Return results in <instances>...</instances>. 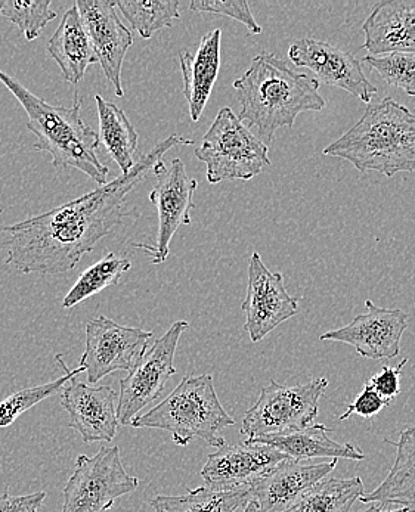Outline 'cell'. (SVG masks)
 Instances as JSON below:
<instances>
[{
	"label": "cell",
	"instance_id": "obj_33",
	"mask_svg": "<svg viewBox=\"0 0 415 512\" xmlns=\"http://www.w3.org/2000/svg\"><path fill=\"white\" fill-rule=\"evenodd\" d=\"M407 363L408 358H405L402 359L395 368H392V366H383L382 371L374 375V377L365 384L379 394L387 405H390V402L396 399L398 394L401 393V372Z\"/></svg>",
	"mask_w": 415,
	"mask_h": 512
},
{
	"label": "cell",
	"instance_id": "obj_2",
	"mask_svg": "<svg viewBox=\"0 0 415 512\" xmlns=\"http://www.w3.org/2000/svg\"><path fill=\"white\" fill-rule=\"evenodd\" d=\"M317 79L297 73L277 55L262 52L253 58L246 73L232 83L241 105L238 119L256 138L268 145L283 127L306 111H322L327 105Z\"/></svg>",
	"mask_w": 415,
	"mask_h": 512
},
{
	"label": "cell",
	"instance_id": "obj_21",
	"mask_svg": "<svg viewBox=\"0 0 415 512\" xmlns=\"http://www.w3.org/2000/svg\"><path fill=\"white\" fill-rule=\"evenodd\" d=\"M48 52L60 67L64 79L73 85L82 82L89 65L98 62L76 3L67 9L60 26L49 39Z\"/></svg>",
	"mask_w": 415,
	"mask_h": 512
},
{
	"label": "cell",
	"instance_id": "obj_15",
	"mask_svg": "<svg viewBox=\"0 0 415 512\" xmlns=\"http://www.w3.org/2000/svg\"><path fill=\"white\" fill-rule=\"evenodd\" d=\"M76 6L102 71L116 95L122 98L123 61L133 45L132 31L120 21L113 0H77Z\"/></svg>",
	"mask_w": 415,
	"mask_h": 512
},
{
	"label": "cell",
	"instance_id": "obj_27",
	"mask_svg": "<svg viewBox=\"0 0 415 512\" xmlns=\"http://www.w3.org/2000/svg\"><path fill=\"white\" fill-rule=\"evenodd\" d=\"M132 269V262L125 257H117L114 253H108L104 259L86 269L77 279L67 296L64 297V309H71L82 303L83 300L101 293L105 288L119 284L123 273Z\"/></svg>",
	"mask_w": 415,
	"mask_h": 512
},
{
	"label": "cell",
	"instance_id": "obj_12",
	"mask_svg": "<svg viewBox=\"0 0 415 512\" xmlns=\"http://www.w3.org/2000/svg\"><path fill=\"white\" fill-rule=\"evenodd\" d=\"M247 272V296L241 304V312L246 315L244 331L253 343H259L299 313V300L288 294L284 276L280 272L269 271L259 253L250 257Z\"/></svg>",
	"mask_w": 415,
	"mask_h": 512
},
{
	"label": "cell",
	"instance_id": "obj_30",
	"mask_svg": "<svg viewBox=\"0 0 415 512\" xmlns=\"http://www.w3.org/2000/svg\"><path fill=\"white\" fill-rule=\"evenodd\" d=\"M51 0L24 2V0H0V17L6 18L20 29L29 42L39 37L46 24L57 18L51 9Z\"/></svg>",
	"mask_w": 415,
	"mask_h": 512
},
{
	"label": "cell",
	"instance_id": "obj_6",
	"mask_svg": "<svg viewBox=\"0 0 415 512\" xmlns=\"http://www.w3.org/2000/svg\"><path fill=\"white\" fill-rule=\"evenodd\" d=\"M195 157L206 164L207 181H250L271 166L268 145L256 138L229 107L222 108L203 136Z\"/></svg>",
	"mask_w": 415,
	"mask_h": 512
},
{
	"label": "cell",
	"instance_id": "obj_19",
	"mask_svg": "<svg viewBox=\"0 0 415 512\" xmlns=\"http://www.w3.org/2000/svg\"><path fill=\"white\" fill-rule=\"evenodd\" d=\"M368 55L413 52L415 54V0L377 3L362 24Z\"/></svg>",
	"mask_w": 415,
	"mask_h": 512
},
{
	"label": "cell",
	"instance_id": "obj_1",
	"mask_svg": "<svg viewBox=\"0 0 415 512\" xmlns=\"http://www.w3.org/2000/svg\"><path fill=\"white\" fill-rule=\"evenodd\" d=\"M192 144L190 138L170 135L139 158L128 175L48 213L2 226L0 231L8 235L6 263L21 273L58 275L73 271L83 254L91 253L128 216L123 210L126 197L148 173H154L164 154L179 145Z\"/></svg>",
	"mask_w": 415,
	"mask_h": 512
},
{
	"label": "cell",
	"instance_id": "obj_24",
	"mask_svg": "<svg viewBox=\"0 0 415 512\" xmlns=\"http://www.w3.org/2000/svg\"><path fill=\"white\" fill-rule=\"evenodd\" d=\"M99 116V138L107 154L116 161L122 175H128L135 167L133 154L138 147V132L130 123L122 108L108 102L101 95H95Z\"/></svg>",
	"mask_w": 415,
	"mask_h": 512
},
{
	"label": "cell",
	"instance_id": "obj_4",
	"mask_svg": "<svg viewBox=\"0 0 415 512\" xmlns=\"http://www.w3.org/2000/svg\"><path fill=\"white\" fill-rule=\"evenodd\" d=\"M0 83L23 105L29 117L27 129L36 136L34 150L51 154L52 166L57 169H76L99 186L107 185L110 170L96 154L101 138L83 120L79 93L74 96L73 107H61L43 101L2 70Z\"/></svg>",
	"mask_w": 415,
	"mask_h": 512
},
{
	"label": "cell",
	"instance_id": "obj_22",
	"mask_svg": "<svg viewBox=\"0 0 415 512\" xmlns=\"http://www.w3.org/2000/svg\"><path fill=\"white\" fill-rule=\"evenodd\" d=\"M330 433H333L330 428L322 424H315L309 425L303 430L290 431V433L268 434V436L256 437V439H247V442L272 446L296 461L314 458H343L353 459V461L365 459V453L361 449L351 443L343 445V443L334 442L331 437H328Z\"/></svg>",
	"mask_w": 415,
	"mask_h": 512
},
{
	"label": "cell",
	"instance_id": "obj_13",
	"mask_svg": "<svg viewBox=\"0 0 415 512\" xmlns=\"http://www.w3.org/2000/svg\"><path fill=\"white\" fill-rule=\"evenodd\" d=\"M288 60L296 67L309 68L320 83L343 89L370 105L379 92L362 71L361 62L346 49L322 40L303 37L288 48Z\"/></svg>",
	"mask_w": 415,
	"mask_h": 512
},
{
	"label": "cell",
	"instance_id": "obj_11",
	"mask_svg": "<svg viewBox=\"0 0 415 512\" xmlns=\"http://www.w3.org/2000/svg\"><path fill=\"white\" fill-rule=\"evenodd\" d=\"M154 175L157 182L148 198L159 213V231L154 244H135V247L145 251L154 265H161L169 257L170 241L176 231L182 225H191V210L194 209L192 197L198 182L188 176L179 158L170 161L169 167L161 161Z\"/></svg>",
	"mask_w": 415,
	"mask_h": 512
},
{
	"label": "cell",
	"instance_id": "obj_29",
	"mask_svg": "<svg viewBox=\"0 0 415 512\" xmlns=\"http://www.w3.org/2000/svg\"><path fill=\"white\" fill-rule=\"evenodd\" d=\"M55 361L63 366V371L65 372L64 377H60L58 380L52 381V383L42 384V386L20 390V392L11 394V396L3 399L2 402H0V428H6L14 424L24 412L30 411L33 406L39 405L43 400L63 392L65 384H67L71 378L77 377L80 372H86L85 368H82V366L74 369V371H70L67 365H65L63 356H55Z\"/></svg>",
	"mask_w": 415,
	"mask_h": 512
},
{
	"label": "cell",
	"instance_id": "obj_31",
	"mask_svg": "<svg viewBox=\"0 0 415 512\" xmlns=\"http://www.w3.org/2000/svg\"><path fill=\"white\" fill-rule=\"evenodd\" d=\"M362 61L376 70L387 85L402 89L407 95L415 96V54L413 52L365 55Z\"/></svg>",
	"mask_w": 415,
	"mask_h": 512
},
{
	"label": "cell",
	"instance_id": "obj_17",
	"mask_svg": "<svg viewBox=\"0 0 415 512\" xmlns=\"http://www.w3.org/2000/svg\"><path fill=\"white\" fill-rule=\"evenodd\" d=\"M61 406L83 442H113L120 424L113 387H91L71 378L61 392Z\"/></svg>",
	"mask_w": 415,
	"mask_h": 512
},
{
	"label": "cell",
	"instance_id": "obj_5",
	"mask_svg": "<svg viewBox=\"0 0 415 512\" xmlns=\"http://www.w3.org/2000/svg\"><path fill=\"white\" fill-rule=\"evenodd\" d=\"M235 420L225 411L212 375H187L175 390L147 414L132 421L133 428H159L172 434L173 443L185 448L201 439L213 448H224L221 431Z\"/></svg>",
	"mask_w": 415,
	"mask_h": 512
},
{
	"label": "cell",
	"instance_id": "obj_8",
	"mask_svg": "<svg viewBox=\"0 0 415 512\" xmlns=\"http://www.w3.org/2000/svg\"><path fill=\"white\" fill-rule=\"evenodd\" d=\"M138 486V477L126 473L117 446L101 448L94 456L79 455L76 470L64 487L61 512L111 510L117 499L135 492Z\"/></svg>",
	"mask_w": 415,
	"mask_h": 512
},
{
	"label": "cell",
	"instance_id": "obj_3",
	"mask_svg": "<svg viewBox=\"0 0 415 512\" xmlns=\"http://www.w3.org/2000/svg\"><path fill=\"white\" fill-rule=\"evenodd\" d=\"M324 155L349 161L361 173L415 172V114L395 99L370 104L355 126L325 148Z\"/></svg>",
	"mask_w": 415,
	"mask_h": 512
},
{
	"label": "cell",
	"instance_id": "obj_37",
	"mask_svg": "<svg viewBox=\"0 0 415 512\" xmlns=\"http://www.w3.org/2000/svg\"><path fill=\"white\" fill-rule=\"evenodd\" d=\"M243 512H260L259 507H257L256 502H249V504L246 505V508H244Z\"/></svg>",
	"mask_w": 415,
	"mask_h": 512
},
{
	"label": "cell",
	"instance_id": "obj_23",
	"mask_svg": "<svg viewBox=\"0 0 415 512\" xmlns=\"http://www.w3.org/2000/svg\"><path fill=\"white\" fill-rule=\"evenodd\" d=\"M396 448L392 470L370 495L362 496L364 504H395L415 512V425L402 431Z\"/></svg>",
	"mask_w": 415,
	"mask_h": 512
},
{
	"label": "cell",
	"instance_id": "obj_32",
	"mask_svg": "<svg viewBox=\"0 0 415 512\" xmlns=\"http://www.w3.org/2000/svg\"><path fill=\"white\" fill-rule=\"evenodd\" d=\"M190 9L195 12H210V14L234 18V20L244 24L253 36H257V34L263 31L260 24L257 23L249 3L244 2V0H238V2H229V0H192Z\"/></svg>",
	"mask_w": 415,
	"mask_h": 512
},
{
	"label": "cell",
	"instance_id": "obj_25",
	"mask_svg": "<svg viewBox=\"0 0 415 512\" xmlns=\"http://www.w3.org/2000/svg\"><path fill=\"white\" fill-rule=\"evenodd\" d=\"M252 502L250 487L218 490L203 486L188 489L187 495H159L151 499V507L156 512H235Z\"/></svg>",
	"mask_w": 415,
	"mask_h": 512
},
{
	"label": "cell",
	"instance_id": "obj_7",
	"mask_svg": "<svg viewBox=\"0 0 415 512\" xmlns=\"http://www.w3.org/2000/svg\"><path fill=\"white\" fill-rule=\"evenodd\" d=\"M327 387V378L291 387L272 380L260 390L255 405L244 415L241 434L256 439L309 427L318 417L320 399Z\"/></svg>",
	"mask_w": 415,
	"mask_h": 512
},
{
	"label": "cell",
	"instance_id": "obj_34",
	"mask_svg": "<svg viewBox=\"0 0 415 512\" xmlns=\"http://www.w3.org/2000/svg\"><path fill=\"white\" fill-rule=\"evenodd\" d=\"M387 405L370 386L365 384L362 393L356 397L355 402L348 406V411L340 417V421L348 420L352 414L359 415L362 418H373Z\"/></svg>",
	"mask_w": 415,
	"mask_h": 512
},
{
	"label": "cell",
	"instance_id": "obj_14",
	"mask_svg": "<svg viewBox=\"0 0 415 512\" xmlns=\"http://www.w3.org/2000/svg\"><path fill=\"white\" fill-rule=\"evenodd\" d=\"M364 315L356 316L346 327L325 332L321 341H334L355 347L362 358L371 361L393 359L401 352V340L408 327V315L401 309L379 307L365 300Z\"/></svg>",
	"mask_w": 415,
	"mask_h": 512
},
{
	"label": "cell",
	"instance_id": "obj_26",
	"mask_svg": "<svg viewBox=\"0 0 415 512\" xmlns=\"http://www.w3.org/2000/svg\"><path fill=\"white\" fill-rule=\"evenodd\" d=\"M364 495L361 477L321 480L286 512H349Z\"/></svg>",
	"mask_w": 415,
	"mask_h": 512
},
{
	"label": "cell",
	"instance_id": "obj_36",
	"mask_svg": "<svg viewBox=\"0 0 415 512\" xmlns=\"http://www.w3.org/2000/svg\"><path fill=\"white\" fill-rule=\"evenodd\" d=\"M359 512H408V510L407 508L399 507V505L380 504V502H376V504H371V507L368 508V510Z\"/></svg>",
	"mask_w": 415,
	"mask_h": 512
},
{
	"label": "cell",
	"instance_id": "obj_20",
	"mask_svg": "<svg viewBox=\"0 0 415 512\" xmlns=\"http://www.w3.org/2000/svg\"><path fill=\"white\" fill-rule=\"evenodd\" d=\"M221 43L222 31L215 29L203 36L194 54L190 51L179 52L184 77V96L192 121H198L203 116L218 79L221 70Z\"/></svg>",
	"mask_w": 415,
	"mask_h": 512
},
{
	"label": "cell",
	"instance_id": "obj_35",
	"mask_svg": "<svg viewBox=\"0 0 415 512\" xmlns=\"http://www.w3.org/2000/svg\"><path fill=\"white\" fill-rule=\"evenodd\" d=\"M45 498V492L24 496H12L6 492L0 496V512H39Z\"/></svg>",
	"mask_w": 415,
	"mask_h": 512
},
{
	"label": "cell",
	"instance_id": "obj_9",
	"mask_svg": "<svg viewBox=\"0 0 415 512\" xmlns=\"http://www.w3.org/2000/svg\"><path fill=\"white\" fill-rule=\"evenodd\" d=\"M190 328L187 321H178L154 343L141 362L120 380L119 414L120 425H130L139 412L156 402L163 394L167 381L176 374L175 355L182 334Z\"/></svg>",
	"mask_w": 415,
	"mask_h": 512
},
{
	"label": "cell",
	"instance_id": "obj_16",
	"mask_svg": "<svg viewBox=\"0 0 415 512\" xmlns=\"http://www.w3.org/2000/svg\"><path fill=\"white\" fill-rule=\"evenodd\" d=\"M291 459L286 453L262 443L244 442L224 446L207 456L201 470L206 486L218 490L250 487L281 462Z\"/></svg>",
	"mask_w": 415,
	"mask_h": 512
},
{
	"label": "cell",
	"instance_id": "obj_10",
	"mask_svg": "<svg viewBox=\"0 0 415 512\" xmlns=\"http://www.w3.org/2000/svg\"><path fill=\"white\" fill-rule=\"evenodd\" d=\"M153 332L123 327L105 316L86 325V347L80 365L88 372V381L96 384L117 371H132L148 349Z\"/></svg>",
	"mask_w": 415,
	"mask_h": 512
},
{
	"label": "cell",
	"instance_id": "obj_18",
	"mask_svg": "<svg viewBox=\"0 0 415 512\" xmlns=\"http://www.w3.org/2000/svg\"><path fill=\"white\" fill-rule=\"evenodd\" d=\"M337 459L321 464H302L287 459L250 486L252 501L260 512H286L302 499L315 484L336 468Z\"/></svg>",
	"mask_w": 415,
	"mask_h": 512
},
{
	"label": "cell",
	"instance_id": "obj_28",
	"mask_svg": "<svg viewBox=\"0 0 415 512\" xmlns=\"http://www.w3.org/2000/svg\"><path fill=\"white\" fill-rule=\"evenodd\" d=\"M120 9L133 30L141 34L142 39H151L154 33L166 27H172L179 20L178 0H142V2H120Z\"/></svg>",
	"mask_w": 415,
	"mask_h": 512
}]
</instances>
